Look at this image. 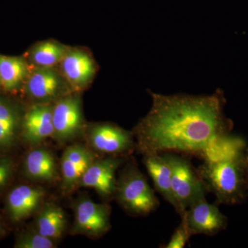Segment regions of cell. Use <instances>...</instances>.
Masks as SVG:
<instances>
[{
	"label": "cell",
	"mask_w": 248,
	"mask_h": 248,
	"mask_svg": "<svg viewBox=\"0 0 248 248\" xmlns=\"http://www.w3.org/2000/svg\"><path fill=\"white\" fill-rule=\"evenodd\" d=\"M0 86H1V80H0Z\"/></svg>",
	"instance_id": "cell-26"
},
{
	"label": "cell",
	"mask_w": 248,
	"mask_h": 248,
	"mask_svg": "<svg viewBox=\"0 0 248 248\" xmlns=\"http://www.w3.org/2000/svg\"><path fill=\"white\" fill-rule=\"evenodd\" d=\"M73 232L98 238L110 228V208L106 203H97L87 196L81 195L74 201Z\"/></svg>",
	"instance_id": "cell-7"
},
{
	"label": "cell",
	"mask_w": 248,
	"mask_h": 248,
	"mask_svg": "<svg viewBox=\"0 0 248 248\" xmlns=\"http://www.w3.org/2000/svg\"><path fill=\"white\" fill-rule=\"evenodd\" d=\"M24 91L33 104L54 103L74 92L56 68H32L24 84Z\"/></svg>",
	"instance_id": "cell-8"
},
{
	"label": "cell",
	"mask_w": 248,
	"mask_h": 248,
	"mask_svg": "<svg viewBox=\"0 0 248 248\" xmlns=\"http://www.w3.org/2000/svg\"><path fill=\"white\" fill-rule=\"evenodd\" d=\"M245 164H246V178H247V184L248 186V148L246 151V156H245Z\"/></svg>",
	"instance_id": "cell-24"
},
{
	"label": "cell",
	"mask_w": 248,
	"mask_h": 248,
	"mask_svg": "<svg viewBox=\"0 0 248 248\" xmlns=\"http://www.w3.org/2000/svg\"><path fill=\"white\" fill-rule=\"evenodd\" d=\"M190 231L187 229V226L184 221H182V223L173 233L169 242L168 243L165 248H183L185 247L186 244L190 239Z\"/></svg>",
	"instance_id": "cell-22"
},
{
	"label": "cell",
	"mask_w": 248,
	"mask_h": 248,
	"mask_svg": "<svg viewBox=\"0 0 248 248\" xmlns=\"http://www.w3.org/2000/svg\"><path fill=\"white\" fill-rule=\"evenodd\" d=\"M31 69L24 58L0 55L1 86L6 91H16L25 84Z\"/></svg>",
	"instance_id": "cell-19"
},
{
	"label": "cell",
	"mask_w": 248,
	"mask_h": 248,
	"mask_svg": "<svg viewBox=\"0 0 248 248\" xmlns=\"http://www.w3.org/2000/svg\"><path fill=\"white\" fill-rule=\"evenodd\" d=\"M161 155L170 168L173 193L186 213L191 205L205 198L206 186L187 158L177 153Z\"/></svg>",
	"instance_id": "cell-4"
},
{
	"label": "cell",
	"mask_w": 248,
	"mask_h": 248,
	"mask_svg": "<svg viewBox=\"0 0 248 248\" xmlns=\"http://www.w3.org/2000/svg\"><path fill=\"white\" fill-rule=\"evenodd\" d=\"M46 195L40 186L22 184L16 186L6 199V210L10 220L14 223L24 221L37 213Z\"/></svg>",
	"instance_id": "cell-13"
},
{
	"label": "cell",
	"mask_w": 248,
	"mask_h": 248,
	"mask_svg": "<svg viewBox=\"0 0 248 248\" xmlns=\"http://www.w3.org/2000/svg\"><path fill=\"white\" fill-rule=\"evenodd\" d=\"M34 228L40 234L57 241L63 235L67 221L61 207L53 203L42 205L37 211Z\"/></svg>",
	"instance_id": "cell-18"
},
{
	"label": "cell",
	"mask_w": 248,
	"mask_h": 248,
	"mask_svg": "<svg viewBox=\"0 0 248 248\" xmlns=\"http://www.w3.org/2000/svg\"><path fill=\"white\" fill-rule=\"evenodd\" d=\"M56 246V241L40 234L34 228L19 234L15 244L16 248H54Z\"/></svg>",
	"instance_id": "cell-21"
},
{
	"label": "cell",
	"mask_w": 248,
	"mask_h": 248,
	"mask_svg": "<svg viewBox=\"0 0 248 248\" xmlns=\"http://www.w3.org/2000/svg\"><path fill=\"white\" fill-rule=\"evenodd\" d=\"M24 114L16 103L0 97V153L16 146L22 134Z\"/></svg>",
	"instance_id": "cell-15"
},
{
	"label": "cell",
	"mask_w": 248,
	"mask_h": 248,
	"mask_svg": "<svg viewBox=\"0 0 248 248\" xmlns=\"http://www.w3.org/2000/svg\"><path fill=\"white\" fill-rule=\"evenodd\" d=\"M60 73L74 92H81L92 83L97 66L92 55L82 48H69L60 63Z\"/></svg>",
	"instance_id": "cell-9"
},
{
	"label": "cell",
	"mask_w": 248,
	"mask_h": 248,
	"mask_svg": "<svg viewBox=\"0 0 248 248\" xmlns=\"http://www.w3.org/2000/svg\"><path fill=\"white\" fill-rule=\"evenodd\" d=\"M53 138L64 144L84 133L86 125L79 92H72L53 103Z\"/></svg>",
	"instance_id": "cell-5"
},
{
	"label": "cell",
	"mask_w": 248,
	"mask_h": 248,
	"mask_svg": "<svg viewBox=\"0 0 248 248\" xmlns=\"http://www.w3.org/2000/svg\"><path fill=\"white\" fill-rule=\"evenodd\" d=\"M115 197L121 207L134 216L149 215L159 205L146 177L133 162L124 168L117 179Z\"/></svg>",
	"instance_id": "cell-3"
},
{
	"label": "cell",
	"mask_w": 248,
	"mask_h": 248,
	"mask_svg": "<svg viewBox=\"0 0 248 248\" xmlns=\"http://www.w3.org/2000/svg\"><path fill=\"white\" fill-rule=\"evenodd\" d=\"M70 47L53 40L37 42L29 52L34 68H55L61 63Z\"/></svg>",
	"instance_id": "cell-20"
},
{
	"label": "cell",
	"mask_w": 248,
	"mask_h": 248,
	"mask_svg": "<svg viewBox=\"0 0 248 248\" xmlns=\"http://www.w3.org/2000/svg\"><path fill=\"white\" fill-rule=\"evenodd\" d=\"M153 106L133 131L142 155L165 153L205 157L229 135L221 93L210 96H165L151 93Z\"/></svg>",
	"instance_id": "cell-1"
},
{
	"label": "cell",
	"mask_w": 248,
	"mask_h": 248,
	"mask_svg": "<svg viewBox=\"0 0 248 248\" xmlns=\"http://www.w3.org/2000/svg\"><path fill=\"white\" fill-rule=\"evenodd\" d=\"M14 163L8 156H0V190L8 185L14 175Z\"/></svg>",
	"instance_id": "cell-23"
},
{
	"label": "cell",
	"mask_w": 248,
	"mask_h": 248,
	"mask_svg": "<svg viewBox=\"0 0 248 248\" xmlns=\"http://www.w3.org/2000/svg\"><path fill=\"white\" fill-rule=\"evenodd\" d=\"M244 148L205 159L197 169L207 190L215 194L218 203L235 204L244 200L248 186Z\"/></svg>",
	"instance_id": "cell-2"
},
{
	"label": "cell",
	"mask_w": 248,
	"mask_h": 248,
	"mask_svg": "<svg viewBox=\"0 0 248 248\" xmlns=\"http://www.w3.org/2000/svg\"><path fill=\"white\" fill-rule=\"evenodd\" d=\"M53 103L32 104L23 117L22 134L24 141L37 146L49 138H53Z\"/></svg>",
	"instance_id": "cell-14"
},
{
	"label": "cell",
	"mask_w": 248,
	"mask_h": 248,
	"mask_svg": "<svg viewBox=\"0 0 248 248\" xmlns=\"http://www.w3.org/2000/svg\"><path fill=\"white\" fill-rule=\"evenodd\" d=\"M190 234L214 235L224 229L227 218L215 204L209 203L206 199L196 202L186 210L182 218Z\"/></svg>",
	"instance_id": "cell-12"
},
{
	"label": "cell",
	"mask_w": 248,
	"mask_h": 248,
	"mask_svg": "<svg viewBox=\"0 0 248 248\" xmlns=\"http://www.w3.org/2000/svg\"><path fill=\"white\" fill-rule=\"evenodd\" d=\"M4 234V228H3L2 223H1V219H0V238Z\"/></svg>",
	"instance_id": "cell-25"
},
{
	"label": "cell",
	"mask_w": 248,
	"mask_h": 248,
	"mask_svg": "<svg viewBox=\"0 0 248 248\" xmlns=\"http://www.w3.org/2000/svg\"><path fill=\"white\" fill-rule=\"evenodd\" d=\"M143 164L154 183L156 190L162 195L165 200L174 207L182 218L186 213L183 211L173 193L172 174L170 168L166 160L161 154L143 155Z\"/></svg>",
	"instance_id": "cell-17"
},
{
	"label": "cell",
	"mask_w": 248,
	"mask_h": 248,
	"mask_svg": "<svg viewBox=\"0 0 248 248\" xmlns=\"http://www.w3.org/2000/svg\"><path fill=\"white\" fill-rule=\"evenodd\" d=\"M84 134L89 148L100 154L121 157L136 148L133 133L115 124H94L86 128Z\"/></svg>",
	"instance_id": "cell-6"
},
{
	"label": "cell",
	"mask_w": 248,
	"mask_h": 248,
	"mask_svg": "<svg viewBox=\"0 0 248 248\" xmlns=\"http://www.w3.org/2000/svg\"><path fill=\"white\" fill-rule=\"evenodd\" d=\"M24 175L35 182H55L59 172L53 153L45 148H35L26 155L23 164Z\"/></svg>",
	"instance_id": "cell-16"
},
{
	"label": "cell",
	"mask_w": 248,
	"mask_h": 248,
	"mask_svg": "<svg viewBox=\"0 0 248 248\" xmlns=\"http://www.w3.org/2000/svg\"><path fill=\"white\" fill-rule=\"evenodd\" d=\"M124 162L119 156L96 158L80 180L79 187L94 189L104 200L115 197L116 172Z\"/></svg>",
	"instance_id": "cell-10"
},
{
	"label": "cell",
	"mask_w": 248,
	"mask_h": 248,
	"mask_svg": "<svg viewBox=\"0 0 248 248\" xmlns=\"http://www.w3.org/2000/svg\"><path fill=\"white\" fill-rule=\"evenodd\" d=\"M96 158L94 152L88 146L76 143L67 147L61 159L62 187L64 193H70L78 187Z\"/></svg>",
	"instance_id": "cell-11"
}]
</instances>
